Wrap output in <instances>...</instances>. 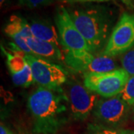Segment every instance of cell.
<instances>
[{
	"label": "cell",
	"instance_id": "4",
	"mask_svg": "<svg viewBox=\"0 0 134 134\" xmlns=\"http://www.w3.org/2000/svg\"><path fill=\"white\" fill-rule=\"evenodd\" d=\"M63 90L66 95L70 115L75 121H85L92 113L98 95L75 79H69L65 83Z\"/></svg>",
	"mask_w": 134,
	"mask_h": 134
},
{
	"label": "cell",
	"instance_id": "16",
	"mask_svg": "<svg viewBox=\"0 0 134 134\" xmlns=\"http://www.w3.org/2000/svg\"><path fill=\"white\" fill-rule=\"evenodd\" d=\"M119 96L127 104L130 106L134 105V75L130 77L125 89Z\"/></svg>",
	"mask_w": 134,
	"mask_h": 134
},
{
	"label": "cell",
	"instance_id": "5",
	"mask_svg": "<svg viewBox=\"0 0 134 134\" xmlns=\"http://www.w3.org/2000/svg\"><path fill=\"white\" fill-rule=\"evenodd\" d=\"M25 58L31 69L34 83L39 86L58 89L68 81V73L62 66L33 54H25Z\"/></svg>",
	"mask_w": 134,
	"mask_h": 134
},
{
	"label": "cell",
	"instance_id": "25",
	"mask_svg": "<svg viewBox=\"0 0 134 134\" xmlns=\"http://www.w3.org/2000/svg\"><path fill=\"white\" fill-rule=\"evenodd\" d=\"M133 119H134V116H133Z\"/></svg>",
	"mask_w": 134,
	"mask_h": 134
},
{
	"label": "cell",
	"instance_id": "19",
	"mask_svg": "<svg viewBox=\"0 0 134 134\" xmlns=\"http://www.w3.org/2000/svg\"><path fill=\"white\" fill-rule=\"evenodd\" d=\"M0 134H14L8 127H6L2 123L0 126Z\"/></svg>",
	"mask_w": 134,
	"mask_h": 134
},
{
	"label": "cell",
	"instance_id": "6",
	"mask_svg": "<svg viewBox=\"0 0 134 134\" xmlns=\"http://www.w3.org/2000/svg\"><path fill=\"white\" fill-rule=\"evenodd\" d=\"M67 66L76 72L84 74L92 72H109L117 69L113 58L104 55L96 56L86 50L66 51L63 57Z\"/></svg>",
	"mask_w": 134,
	"mask_h": 134
},
{
	"label": "cell",
	"instance_id": "10",
	"mask_svg": "<svg viewBox=\"0 0 134 134\" xmlns=\"http://www.w3.org/2000/svg\"><path fill=\"white\" fill-rule=\"evenodd\" d=\"M1 48L6 56L7 66L15 85L26 88L34 83L31 69L25 58V53L17 46L13 52H7L2 46Z\"/></svg>",
	"mask_w": 134,
	"mask_h": 134
},
{
	"label": "cell",
	"instance_id": "23",
	"mask_svg": "<svg viewBox=\"0 0 134 134\" xmlns=\"http://www.w3.org/2000/svg\"><path fill=\"white\" fill-rule=\"evenodd\" d=\"M25 134H37V133H35L32 132V133H25Z\"/></svg>",
	"mask_w": 134,
	"mask_h": 134
},
{
	"label": "cell",
	"instance_id": "9",
	"mask_svg": "<svg viewBox=\"0 0 134 134\" xmlns=\"http://www.w3.org/2000/svg\"><path fill=\"white\" fill-rule=\"evenodd\" d=\"M55 24L62 47L66 51L86 50L92 52L90 46L75 26L69 10L64 7H60L57 10Z\"/></svg>",
	"mask_w": 134,
	"mask_h": 134
},
{
	"label": "cell",
	"instance_id": "3",
	"mask_svg": "<svg viewBox=\"0 0 134 134\" xmlns=\"http://www.w3.org/2000/svg\"><path fill=\"white\" fill-rule=\"evenodd\" d=\"M130 77L122 68L109 72L86 73L83 75V84L97 95L109 98L123 91Z\"/></svg>",
	"mask_w": 134,
	"mask_h": 134
},
{
	"label": "cell",
	"instance_id": "20",
	"mask_svg": "<svg viewBox=\"0 0 134 134\" xmlns=\"http://www.w3.org/2000/svg\"><path fill=\"white\" fill-rule=\"evenodd\" d=\"M120 1L122 2L125 5H127L129 8H133V4L131 0H120Z\"/></svg>",
	"mask_w": 134,
	"mask_h": 134
},
{
	"label": "cell",
	"instance_id": "17",
	"mask_svg": "<svg viewBox=\"0 0 134 134\" xmlns=\"http://www.w3.org/2000/svg\"><path fill=\"white\" fill-rule=\"evenodd\" d=\"M20 5L29 8H36L47 6L53 3L54 0H18Z\"/></svg>",
	"mask_w": 134,
	"mask_h": 134
},
{
	"label": "cell",
	"instance_id": "13",
	"mask_svg": "<svg viewBox=\"0 0 134 134\" xmlns=\"http://www.w3.org/2000/svg\"><path fill=\"white\" fill-rule=\"evenodd\" d=\"M32 36L35 38L53 43L59 48L62 46L56 28L46 19H32L29 23Z\"/></svg>",
	"mask_w": 134,
	"mask_h": 134
},
{
	"label": "cell",
	"instance_id": "11",
	"mask_svg": "<svg viewBox=\"0 0 134 134\" xmlns=\"http://www.w3.org/2000/svg\"><path fill=\"white\" fill-rule=\"evenodd\" d=\"M4 31L20 50L27 54H32L26 43V39L32 37L31 26L26 19L17 15L10 16Z\"/></svg>",
	"mask_w": 134,
	"mask_h": 134
},
{
	"label": "cell",
	"instance_id": "15",
	"mask_svg": "<svg viewBox=\"0 0 134 134\" xmlns=\"http://www.w3.org/2000/svg\"><path fill=\"white\" fill-rule=\"evenodd\" d=\"M121 63L130 76L134 75V46L121 55Z\"/></svg>",
	"mask_w": 134,
	"mask_h": 134
},
{
	"label": "cell",
	"instance_id": "2",
	"mask_svg": "<svg viewBox=\"0 0 134 134\" xmlns=\"http://www.w3.org/2000/svg\"><path fill=\"white\" fill-rule=\"evenodd\" d=\"M74 23L95 53L105 48L112 33L113 18L103 8H77L69 11Z\"/></svg>",
	"mask_w": 134,
	"mask_h": 134
},
{
	"label": "cell",
	"instance_id": "7",
	"mask_svg": "<svg viewBox=\"0 0 134 134\" xmlns=\"http://www.w3.org/2000/svg\"><path fill=\"white\" fill-rule=\"evenodd\" d=\"M134 46V15L125 13L112 30L101 55L115 58Z\"/></svg>",
	"mask_w": 134,
	"mask_h": 134
},
{
	"label": "cell",
	"instance_id": "21",
	"mask_svg": "<svg viewBox=\"0 0 134 134\" xmlns=\"http://www.w3.org/2000/svg\"><path fill=\"white\" fill-rule=\"evenodd\" d=\"M5 1L6 0H0V5H1V6H2V5L5 2Z\"/></svg>",
	"mask_w": 134,
	"mask_h": 134
},
{
	"label": "cell",
	"instance_id": "14",
	"mask_svg": "<svg viewBox=\"0 0 134 134\" xmlns=\"http://www.w3.org/2000/svg\"><path fill=\"white\" fill-rule=\"evenodd\" d=\"M83 134H128V131L119 127H113L96 123L89 124Z\"/></svg>",
	"mask_w": 134,
	"mask_h": 134
},
{
	"label": "cell",
	"instance_id": "18",
	"mask_svg": "<svg viewBox=\"0 0 134 134\" xmlns=\"http://www.w3.org/2000/svg\"><path fill=\"white\" fill-rule=\"evenodd\" d=\"M68 3H86V2H104L109 0H62Z\"/></svg>",
	"mask_w": 134,
	"mask_h": 134
},
{
	"label": "cell",
	"instance_id": "22",
	"mask_svg": "<svg viewBox=\"0 0 134 134\" xmlns=\"http://www.w3.org/2000/svg\"><path fill=\"white\" fill-rule=\"evenodd\" d=\"M128 134H134V130L128 131Z\"/></svg>",
	"mask_w": 134,
	"mask_h": 134
},
{
	"label": "cell",
	"instance_id": "12",
	"mask_svg": "<svg viewBox=\"0 0 134 134\" xmlns=\"http://www.w3.org/2000/svg\"><path fill=\"white\" fill-rule=\"evenodd\" d=\"M26 43L34 56L54 61L63 59L60 48L53 43L40 40L33 36L26 39Z\"/></svg>",
	"mask_w": 134,
	"mask_h": 134
},
{
	"label": "cell",
	"instance_id": "8",
	"mask_svg": "<svg viewBox=\"0 0 134 134\" xmlns=\"http://www.w3.org/2000/svg\"><path fill=\"white\" fill-rule=\"evenodd\" d=\"M130 107L119 95L109 98H102L98 100L92 113L98 123L119 127L127 121Z\"/></svg>",
	"mask_w": 134,
	"mask_h": 134
},
{
	"label": "cell",
	"instance_id": "1",
	"mask_svg": "<svg viewBox=\"0 0 134 134\" xmlns=\"http://www.w3.org/2000/svg\"><path fill=\"white\" fill-rule=\"evenodd\" d=\"M66 95L63 88L39 86L29 96L28 108L33 119V132L55 134L69 119ZM70 113V111H69Z\"/></svg>",
	"mask_w": 134,
	"mask_h": 134
},
{
	"label": "cell",
	"instance_id": "24",
	"mask_svg": "<svg viewBox=\"0 0 134 134\" xmlns=\"http://www.w3.org/2000/svg\"><path fill=\"white\" fill-rule=\"evenodd\" d=\"M132 107H133V108H132V110H133V111L134 112V105H133Z\"/></svg>",
	"mask_w": 134,
	"mask_h": 134
}]
</instances>
